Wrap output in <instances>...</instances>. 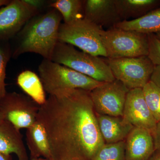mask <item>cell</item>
Returning <instances> with one entry per match:
<instances>
[{
    "instance_id": "cell-1",
    "label": "cell",
    "mask_w": 160,
    "mask_h": 160,
    "mask_svg": "<svg viewBox=\"0 0 160 160\" xmlns=\"http://www.w3.org/2000/svg\"><path fill=\"white\" fill-rule=\"evenodd\" d=\"M90 92L74 89L49 96L40 106L37 121L46 130L51 160L69 155L91 160L105 144Z\"/></svg>"
},
{
    "instance_id": "cell-2",
    "label": "cell",
    "mask_w": 160,
    "mask_h": 160,
    "mask_svg": "<svg viewBox=\"0 0 160 160\" xmlns=\"http://www.w3.org/2000/svg\"><path fill=\"white\" fill-rule=\"evenodd\" d=\"M62 18L52 9L46 13L36 15L29 20L17 34V43L12 57L16 58L31 52L51 60L58 42V35Z\"/></svg>"
},
{
    "instance_id": "cell-3",
    "label": "cell",
    "mask_w": 160,
    "mask_h": 160,
    "mask_svg": "<svg viewBox=\"0 0 160 160\" xmlns=\"http://www.w3.org/2000/svg\"><path fill=\"white\" fill-rule=\"evenodd\" d=\"M38 71L44 89L49 96L74 89L91 91L104 83L51 60H43Z\"/></svg>"
},
{
    "instance_id": "cell-4",
    "label": "cell",
    "mask_w": 160,
    "mask_h": 160,
    "mask_svg": "<svg viewBox=\"0 0 160 160\" xmlns=\"http://www.w3.org/2000/svg\"><path fill=\"white\" fill-rule=\"evenodd\" d=\"M51 61L98 82H109L115 80L105 59L78 50L66 43L58 42Z\"/></svg>"
},
{
    "instance_id": "cell-5",
    "label": "cell",
    "mask_w": 160,
    "mask_h": 160,
    "mask_svg": "<svg viewBox=\"0 0 160 160\" xmlns=\"http://www.w3.org/2000/svg\"><path fill=\"white\" fill-rule=\"evenodd\" d=\"M106 58L117 59L148 56V35L112 27L101 31Z\"/></svg>"
},
{
    "instance_id": "cell-6",
    "label": "cell",
    "mask_w": 160,
    "mask_h": 160,
    "mask_svg": "<svg viewBox=\"0 0 160 160\" xmlns=\"http://www.w3.org/2000/svg\"><path fill=\"white\" fill-rule=\"evenodd\" d=\"M102 29L84 18L69 24H61L58 39L59 42L75 46L86 53L107 58L101 38Z\"/></svg>"
},
{
    "instance_id": "cell-7",
    "label": "cell",
    "mask_w": 160,
    "mask_h": 160,
    "mask_svg": "<svg viewBox=\"0 0 160 160\" xmlns=\"http://www.w3.org/2000/svg\"><path fill=\"white\" fill-rule=\"evenodd\" d=\"M105 60L115 79L129 90L142 89L150 81L155 67L148 56Z\"/></svg>"
},
{
    "instance_id": "cell-8",
    "label": "cell",
    "mask_w": 160,
    "mask_h": 160,
    "mask_svg": "<svg viewBox=\"0 0 160 160\" xmlns=\"http://www.w3.org/2000/svg\"><path fill=\"white\" fill-rule=\"evenodd\" d=\"M40 106L29 97L16 92H7L0 100L2 118L19 130L36 122Z\"/></svg>"
},
{
    "instance_id": "cell-9",
    "label": "cell",
    "mask_w": 160,
    "mask_h": 160,
    "mask_svg": "<svg viewBox=\"0 0 160 160\" xmlns=\"http://www.w3.org/2000/svg\"><path fill=\"white\" fill-rule=\"evenodd\" d=\"M129 91L122 83L116 79L98 86L90 92L96 112L111 116L123 117Z\"/></svg>"
},
{
    "instance_id": "cell-10",
    "label": "cell",
    "mask_w": 160,
    "mask_h": 160,
    "mask_svg": "<svg viewBox=\"0 0 160 160\" xmlns=\"http://www.w3.org/2000/svg\"><path fill=\"white\" fill-rule=\"evenodd\" d=\"M38 11L24 0H12L0 8V41L14 38Z\"/></svg>"
},
{
    "instance_id": "cell-11",
    "label": "cell",
    "mask_w": 160,
    "mask_h": 160,
    "mask_svg": "<svg viewBox=\"0 0 160 160\" xmlns=\"http://www.w3.org/2000/svg\"><path fill=\"white\" fill-rule=\"evenodd\" d=\"M123 117L134 127L148 130L153 136L157 122L146 104L142 89L129 90Z\"/></svg>"
},
{
    "instance_id": "cell-12",
    "label": "cell",
    "mask_w": 160,
    "mask_h": 160,
    "mask_svg": "<svg viewBox=\"0 0 160 160\" xmlns=\"http://www.w3.org/2000/svg\"><path fill=\"white\" fill-rule=\"evenodd\" d=\"M84 18L100 27H114L122 22L114 0H86Z\"/></svg>"
},
{
    "instance_id": "cell-13",
    "label": "cell",
    "mask_w": 160,
    "mask_h": 160,
    "mask_svg": "<svg viewBox=\"0 0 160 160\" xmlns=\"http://www.w3.org/2000/svg\"><path fill=\"white\" fill-rule=\"evenodd\" d=\"M155 150L153 136L146 129L133 127L125 140L126 160H147Z\"/></svg>"
},
{
    "instance_id": "cell-14",
    "label": "cell",
    "mask_w": 160,
    "mask_h": 160,
    "mask_svg": "<svg viewBox=\"0 0 160 160\" xmlns=\"http://www.w3.org/2000/svg\"><path fill=\"white\" fill-rule=\"evenodd\" d=\"M96 116L100 133L106 144L125 141L134 127L123 117L111 116L97 113Z\"/></svg>"
},
{
    "instance_id": "cell-15",
    "label": "cell",
    "mask_w": 160,
    "mask_h": 160,
    "mask_svg": "<svg viewBox=\"0 0 160 160\" xmlns=\"http://www.w3.org/2000/svg\"><path fill=\"white\" fill-rule=\"evenodd\" d=\"M0 152L14 153L18 160H29L20 130L4 120H0Z\"/></svg>"
},
{
    "instance_id": "cell-16",
    "label": "cell",
    "mask_w": 160,
    "mask_h": 160,
    "mask_svg": "<svg viewBox=\"0 0 160 160\" xmlns=\"http://www.w3.org/2000/svg\"><path fill=\"white\" fill-rule=\"evenodd\" d=\"M26 140L31 160L42 157L51 160L49 139L45 128L36 121L27 129Z\"/></svg>"
},
{
    "instance_id": "cell-17",
    "label": "cell",
    "mask_w": 160,
    "mask_h": 160,
    "mask_svg": "<svg viewBox=\"0 0 160 160\" xmlns=\"http://www.w3.org/2000/svg\"><path fill=\"white\" fill-rule=\"evenodd\" d=\"M114 27L146 34L160 32V6L138 18L122 21Z\"/></svg>"
},
{
    "instance_id": "cell-18",
    "label": "cell",
    "mask_w": 160,
    "mask_h": 160,
    "mask_svg": "<svg viewBox=\"0 0 160 160\" xmlns=\"http://www.w3.org/2000/svg\"><path fill=\"white\" fill-rule=\"evenodd\" d=\"M122 21L142 17L158 8L159 1L155 0H114Z\"/></svg>"
},
{
    "instance_id": "cell-19",
    "label": "cell",
    "mask_w": 160,
    "mask_h": 160,
    "mask_svg": "<svg viewBox=\"0 0 160 160\" xmlns=\"http://www.w3.org/2000/svg\"><path fill=\"white\" fill-rule=\"evenodd\" d=\"M17 83L29 97L40 106L46 102L45 90L39 77L30 70L22 72L18 75Z\"/></svg>"
},
{
    "instance_id": "cell-20",
    "label": "cell",
    "mask_w": 160,
    "mask_h": 160,
    "mask_svg": "<svg viewBox=\"0 0 160 160\" xmlns=\"http://www.w3.org/2000/svg\"><path fill=\"white\" fill-rule=\"evenodd\" d=\"M84 2L82 0H57L50 3L49 7L60 13L64 24H69L84 18Z\"/></svg>"
},
{
    "instance_id": "cell-21",
    "label": "cell",
    "mask_w": 160,
    "mask_h": 160,
    "mask_svg": "<svg viewBox=\"0 0 160 160\" xmlns=\"http://www.w3.org/2000/svg\"><path fill=\"white\" fill-rule=\"evenodd\" d=\"M91 160H126L125 141L111 144L105 143Z\"/></svg>"
},
{
    "instance_id": "cell-22",
    "label": "cell",
    "mask_w": 160,
    "mask_h": 160,
    "mask_svg": "<svg viewBox=\"0 0 160 160\" xmlns=\"http://www.w3.org/2000/svg\"><path fill=\"white\" fill-rule=\"evenodd\" d=\"M142 89L146 104L157 123L160 121V88L150 80Z\"/></svg>"
},
{
    "instance_id": "cell-23",
    "label": "cell",
    "mask_w": 160,
    "mask_h": 160,
    "mask_svg": "<svg viewBox=\"0 0 160 160\" xmlns=\"http://www.w3.org/2000/svg\"><path fill=\"white\" fill-rule=\"evenodd\" d=\"M12 55L9 41H0V100L7 93L5 79L6 67Z\"/></svg>"
},
{
    "instance_id": "cell-24",
    "label": "cell",
    "mask_w": 160,
    "mask_h": 160,
    "mask_svg": "<svg viewBox=\"0 0 160 160\" xmlns=\"http://www.w3.org/2000/svg\"><path fill=\"white\" fill-rule=\"evenodd\" d=\"M147 35L149 43L148 57L155 66H160V41L154 33Z\"/></svg>"
},
{
    "instance_id": "cell-25",
    "label": "cell",
    "mask_w": 160,
    "mask_h": 160,
    "mask_svg": "<svg viewBox=\"0 0 160 160\" xmlns=\"http://www.w3.org/2000/svg\"><path fill=\"white\" fill-rule=\"evenodd\" d=\"M150 81L160 88V66H155Z\"/></svg>"
},
{
    "instance_id": "cell-26",
    "label": "cell",
    "mask_w": 160,
    "mask_h": 160,
    "mask_svg": "<svg viewBox=\"0 0 160 160\" xmlns=\"http://www.w3.org/2000/svg\"><path fill=\"white\" fill-rule=\"evenodd\" d=\"M153 138L155 149H160V121L157 123Z\"/></svg>"
},
{
    "instance_id": "cell-27",
    "label": "cell",
    "mask_w": 160,
    "mask_h": 160,
    "mask_svg": "<svg viewBox=\"0 0 160 160\" xmlns=\"http://www.w3.org/2000/svg\"><path fill=\"white\" fill-rule=\"evenodd\" d=\"M25 2L28 4L38 11L39 9H42L45 6L46 2L42 0H24Z\"/></svg>"
},
{
    "instance_id": "cell-28",
    "label": "cell",
    "mask_w": 160,
    "mask_h": 160,
    "mask_svg": "<svg viewBox=\"0 0 160 160\" xmlns=\"http://www.w3.org/2000/svg\"><path fill=\"white\" fill-rule=\"evenodd\" d=\"M59 160H86L84 158L77 155H69Z\"/></svg>"
},
{
    "instance_id": "cell-29",
    "label": "cell",
    "mask_w": 160,
    "mask_h": 160,
    "mask_svg": "<svg viewBox=\"0 0 160 160\" xmlns=\"http://www.w3.org/2000/svg\"><path fill=\"white\" fill-rule=\"evenodd\" d=\"M147 160H160V149H155L154 152Z\"/></svg>"
},
{
    "instance_id": "cell-30",
    "label": "cell",
    "mask_w": 160,
    "mask_h": 160,
    "mask_svg": "<svg viewBox=\"0 0 160 160\" xmlns=\"http://www.w3.org/2000/svg\"><path fill=\"white\" fill-rule=\"evenodd\" d=\"M0 160H11L10 155L6 154L0 152Z\"/></svg>"
},
{
    "instance_id": "cell-31",
    "label": "cell",
    "mask_w": 160,
    "mask_h": 160,
    "mask_svg": "<svg viewBox=\"0 0 160 160\" xmlns=\"http://www.w3.org/2000/svg\"><path fill=\"white\" fill-rule=\"evenodd\" d=\"M10 1L9 0H0V8L2 6H5L9 4Z\"/></svg>"
},
{
    "instance_id": "cell-32",
    "label": "cell",
    "mask_w": 160,
    "mask_h": 160,
    "mask_svg": "<svg viewBox=\"0 0 160 160\" xmlns=\"http://www.w3.org/2000/svg\"><path fill=\"white\" fill-rule=\"evenodd\" d=\"M31 160H51L50 159H48L44 158H38L33 159H32Z\"/></svg>"
},
{
    "instance_id": "cell-33",
    "label": "cell",
    "mask_w": 160,
    "mask_h": 160,
    "mask_svg": "<svg viewBox=\"0 0 160 160\" xmlns=\"http://www.w3.org/2000/svg\"><path fill=\"white\" fill-rule=\"evenodd\" d=\"M3 120V119H2V115H1V112H0V120Z\"/></svg>"
}]
</instances>
